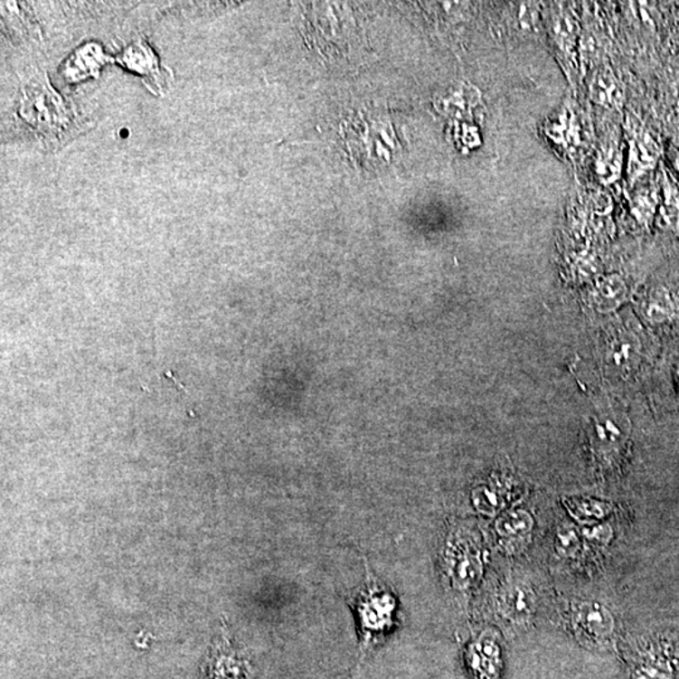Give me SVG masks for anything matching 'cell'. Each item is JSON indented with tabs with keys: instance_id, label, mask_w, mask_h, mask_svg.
Returning a JSON list of instances; mask_svg holds the SVG:
<instances>
[{
	"instance_id": "obj_1",
	"label": "cell",
	"mask_w": 679,
	"mask_h": 679,
	"mask_svg": "<svg viewBox=\"0 0 679 679\" xmlns=\"http://www.w3.org/2000/svg\"><path fill=\"white\" fill-rule=\"evenodd\" d=\"M360 634V653L365 655L381 645L397 627L398 601L366 566L365 584L353 598Z\"/></svg>"
},
{
	"instance_id": "obj_2",
	"label": "cell",
	"mask_w": 679,
	"mask_h": 679,
	"mask_svg": "<svg viewBox=\"0 0 679 679\" xmlns=\"http://www.w3.org/2000/svg\"><path fill=\"white\" fill-rule=\"evenodd\" d=\"M19 114L29 127L50 143L63 137L75 115L44 75L35 77L24 87Z\"/></svg>"
},
{
	"instance_id": "obj_3",
	"label": "cell",
	"mask_w": 679,
	"mask_h": 679,
	"mask_svg": "<svg viewBox=\"0 0 679 679\" xmlns=\"http://www.w3.org/2000/svg\"><path fill=\"white\" fill-rule=\"evenodd\" d=\"M444 549L443 565L452 587L467 590L482 574L481 552L471 539L449 537Z\"/></svg>"
},
{
	"instance_id": "obj_4",
	"label": "cell",
	"mask_w": 679,
	"mask_h": 679,
	"mask_svg": "<svg viewBox=\"0 0 679 679\" xmlns=\"http://www.w3.org/2000/svg\"><path fill=\"white\" fill-rule=\"evenodd\" d=\"M116 62L143 77L151 92L163 95L169 79L167 69L160 64L159 57L146 41L137 40L127 44L116 57Z\"/></svg>"
},
{
	"instance_id": "obj_5",
	"label": "cell",
	"mask_w": 679,
	"mask_h": 679,
	"mask_svg": "<svg viewBox=\"0 0 679 679\" xmlns=\"http://www.w3.org/2000/svg\"><path fill=\"white\" fill-rule=\"evenodd\" d=\"M572 626L584 642L603 645L614 632V618L600 604L585 601L572 610Z\"/></svg>"
},
{
	"instance_id": "obj_6",
	"label": "cell",
	"mask_w": 679,
	"mask_h": 679,
	"mask_svg": "<svg viewBox=\"0 0 679 679\" xmlns=\"http://www.w3.org/2000/svg\"><path fill=\"white\" fill-rule=\"evenodd\" d=\"M619 415H604L591 428V446L601 461L611 462L619 455L626 443L629 427Z\"/></svg>"
},
{
	"instance_id": "obj_7",
	"label": "cell",
	"mask_w": 679,
	"mask_h": 679,
	"mask_svg": "<svg viewBox=\"0 0 679 679\" xmlns=\"http://www.w3.org/2000/svg\"><path fill=\"white\" fill-rule=\"evenodd\" d=\"M466 665L476 679L500 678L502 661L500 646L495 639L481 637L467 648Z\"/></svg>"
},
{
	"instance_id": "obj_8",
	"label": "cell",
	"mask_w": 679,
	"mask_h": 679,
	"mask_svg": "<svg viewBox=\"0 0 679 679\" xmlns=\"http://www.w3.org/2000/svg\"><path fill=\"white\" fill-rule=\"evenodd\" d=\"M105 61V54L102 53L98 44H85L63 64V77L70 82H79L90 77H98L99 71Z\"/></svg>"
},
{
	"instance_id": "obj_9",
	"label": "cell",
	"mask_w": 679,
	"mask_h": 679,
	"mask_svg": "<svg viewBox=\"0 0 679 679\" xmlns=\"http://www.w3.org/2000/svg\"><path fill=\"white\" fill-rule=\"evenodd\" d=\"M533 594L529 589L521 587V585H513L502 591L500 607L502 614L510 619L520 620L526 619L533 611Z\"/></svg>"
},
{
	"instance_id": "obj_10",
	"label": "cell",
	"mask_w": 679,
	"mask_h": 679,
	"mask_svg": "<svg viewBox=\"0 0 679 679\" xmlns=\"http://www.w3.org/2000/svg\"><path fill=\"white\" fill-rule=\"evenodd\" d=\"M531 524L533 521L529 514L514 513L500 518L495 524V529L502 539L511 540L526 535L531 529Z\"/></svg>"
},
{
	"instance_id": "obj_11",
	"label": "cell",
	"mask_w": 679,
	"mask_h": 679,
	"mask_svg": "<svg viewBox=\"0 0 679 679\" xmlns=\"http://www.w3.org/2000/svg\"><path fill=\"white\" fill-rule=\"evenodd\" d=\"M617 87L609 76L600 75L591 83V98L599 104H616Z\"/></svg>"
},
{
	"instance_id": "obj_12",
	"label": "cell",
	"mask_w": 679,
	"mask_h": 679,
	"mask_svg": "<svg viewBox=\"0 0 679 679\" xmlns=\"http://www.w3.org/2000/svg\"><path fill=\"white\" fill-rule=\"evenodd\" d=\"M665 215V221L671 225H677L679 222V204L674 195H668L667 202H665V208L662 211Z\"/></svg>"
},
{
	"instance_id": "obj_13",
	"label": "cell",
	"mask_w": 679,
	"mask_h": 679,
	"mask_svg": "<svg viewBox=\"0 0 679 679\" xmlns=\"http://www.w3.org/2000/svg\"><path fill=\"white\" fill-rule=\"evenodd\" d=\"M633 679H665V677L655 668L642 667L636 672Z\"/></svg>"
},
{
	"instance_id": "obj_14",
	"label": "cell",
	"mask_w": 679,
	"mask_h": 679,
	"mask_svg": "<svg viewBox=\"0 0 679 679\" xmlns=\"http://www.w3.org/2000/svg\"><path fill=\"white\" fill-rule=\"evenodd\" d=\"M675 143L679 145V130L677 131V134H675Z\"/></svg>"
},
{
	"instance_id": "obj_15",
	"label": "cell",
	"mask_w": 679,
	"mask_h": 679,
	"mask_svg": "<svg viewBox=\"0 0 679 679\" xmlns=\"http://www.w3.org/2000/svg\"><path fill=\"white\" fill-rule=\"evenodd\" d=\"M677 169H678V172H679V157L677 159Z\"/></svg>"
}]
</instances>
